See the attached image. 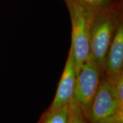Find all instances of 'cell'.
Here are the masks:
<instances>
[{
  "instance_id": "277c9868",
  "label": "cell",
  "mask_w": 123,
  "mask_h": 123,
  "mask_svg": "<svg viewBox=\"0 0 123 123\" xmlns=\"http://www.w3.org/2000/svg\"><path fill=\"white\" fill-rule=\"evenodd\" d=\"M103 71L96 62L89 57L76 74L73 99L84 115L88 111L99 88Z\"/></svg>"
},
{
  "instance_id": "8992f818",
  "label": "cell",
  "mask_w": 123,
  "mask_h": 123,
  "mask_svg": "<svg viewBox=\"0 0 123 123\" xmlns=\"http://www.w3.org/2000/svg\"><path fill=\"white\" fill-rule=\"evenodd\" d=\"M104 71L111 78L123 74V19L118 24L108 51Z\"/></svg>"
},
{
  "instance_id": "7a4b0ae2",
  "label": "cell",
  "mask_w": 123,
  "mask_h": 123,
  "mask_svg": "<svg viewBox=\"0 0 123 123\" xmlns=\"http://www.w3.org/2000/svg\"><path fill=\"white\" fill-rule=\"evenodd\" d=\"M84 115L88 123L123 122V107L115 94L113 79L104 70L98 91L88 111Z\"/></svg>"
},
{
  "instance_id": "3957f363",
  "label": "cell",
  "mask_w": 123,
  "mask_h": 123,
  "mask_svg": "<svg viewBox=\"0 0 123 123\" xmlns=\"http://www.w3.org/2000/svg\"><path fill=\"white\" fill-rule=\"evenodd\" d=\"M72 25L70 49L75 59L76 74L90 55V25L92 15L71 0H64Z\"/></svg>"
},
{
  "instance_id": "52a82bcc",
  "label": "cell",
  "mask_w": 123,
  "mask_h": 123,
  "mask_svg": "<svg viewBox=\"0 0 123 123\" xmlns=\"http://www.w3.org/2000/svg\"><path fill=\"white\" fill-rule=\"evenodd\" d=\"M92 16L122 5L123 0H71Z\"/></svg>"
},
{
  "instance_id": "6da1fadb",
  "label": "cell",
  "mask_w": 123,
  "mask_h": 123,
  "mask_svg": "<svg viewBox=\"0 0 123 123\" xmlns=\"http://www.w3.org/2000/svg\"><path fill=\"white\" fill-rule=\"evenodd\" d=\"M123 4L92 17L90 25V55L104 70L108 51L118 24L123 19Z\"/></svg>"
},
{
  "instance_id": "ba28073f",
  "label": "cell",
  "mask_w": 123,
  "mask_h": 123,
  "mask_svg": "<svg viewBox=\"0 0 123 123\" xmlns=\"http://www.w3.org/2000/svg\"><path fill=\"white\" fill-rule=\"evenodd\" d=\"M70 104L55 109H47L41 116L38 123H69Z\"/></svg>"
},
{
  "instance_id": "30bf717a",
  "label": "cell",
  "mask_w": 123,
  "mask_h": 123,
  "mask_svg": "<svg viewBox=\"0 0 123 123\" xmlns=\"http://www.w3.org/2000/svg\"><path fill=\"white\" fill-rule=\"evenodd\" d=\"M113 79L115 94L121 107H123V74Z\"/></svg>"
},
{
  "instance_id": "9c48e42d",
  "label": "cell",
  "mask_w": 123,
  "mask_h": 123,
  "mask_svg": "<svg viewBox=\"0 0 123 123\" xmlns=\"http://www.w3.org/2000/svg\"><path fill=\"white\" fill-rule=\"evenodd\" d=\"M70 119L69 123H88L82 109L74 99L70 103Z\"/></svg>"
},
{
  "instance_id": "8fae6325",
  "label": "cell",
  "mask_w": 123,
  "mask_h": 123,
  "mask_svg": "<svg viewBox=\"0 0 123 123\" xmlns=\"http://www.w3.org/2000/svg\"></svg>"
},
{
  "instance_id": "5b68a950",
  "label": "cell",
  "mask_w": 123,
  "mask_h": 123,
  "mask_svg": "<svg viewBox=\"0 0 123 123\" xmlns=\"http://www.w3.org/2000/svg\"><path fill=\"white\" fill-rule=\"evenodd\" d=\"M76 79L75 59L73 51L70 49L55 98L49 109L52 110L70 104L73 99Z\"/></svg>"
}]
</instances>
